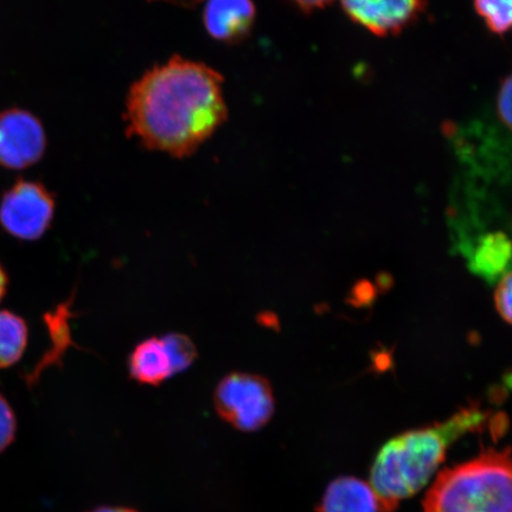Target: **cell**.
<instances>
[{
    "mask_svg": "<svg viewBox=\"0 0 512 512\" xmlns=\"http://www.w3.org/2000/svg\"><path fill=\"white\" fill-rule=\"evenodd\" d=\"M223 83L208 64L172 56L147 70L128 91V136L175 158L194 155L228 119Z\"/></svg>",
    "mask_w": 512,
    "mask_h": 512,
    "instance_id": "obj_1",
    "label": "cell"
},
{
    "mask_svg": "<svg viewBox=\"0 0 512 512\" xmlns=\"http://www.w3.org/2000/svg\"><path fill=\"white\" fill-rule=\"evenodd\" d=\"M489 427L495 435L507 430L502 413L492 415L479 405L459 409L450 419L407 431L390 439L371 467L370 485L382 512H394L403 499L412 497L430 482L444 463L448 448L464 435Z\"/></svg>",
    "mask_w": 512,
    "mask_h": 512,
    "instance_id": "obj_2",
    "label": "cell"
},
{
    "mask_svg": "<svg viewBox=\"0 0 512 512\" xmlns=\"http://www.w3.org/2000/svg\"><path fill=\"white\" fill-rule=\"evenodd\" d=\"M422 512H512L510 447L489 448L439 473Z\"/></svg>",
    "mask_w": 512,
    "mask_h": 512,
    "instance_id": "obj_3",
    "label": "cell"
},
{
    "mask_svg": "<svg viewBox=\"0 0 512 512\" xmlns=\"http://www.w3.org/2000/svg\"><path fill=\"white\" fill-rule=\"evenodd\" d=\"M214 406L220 418L235 430L256 432L273 418V388L265 377L235 371L217 383Z\"/></svg>",
    "mask_w": 512,
    "mask_h": 512,
    "instance_id": "obj_4",
    "label": "cell"
},
{
    "mask_svg": "<svg viewBox=\"0 0 512 512\" xmlns=\"http://www.w3.org/2000/svg\"><path fill=\"white\" fill-rule=\"evenodd\" d=\"M55 197L40 182L19 179L0 200V226L23 241H36L48 232L55 216Z\"/></svg>",
    "mask_w": 512,
    "mask_h": 512,
    "instance_id": "obj_5",
    "label": "cell"
},
{
    "mask_svg": "<svg viewBox=\"0 0 512 512\" xmlns=\"http://www.w3.org/2000/svg\"><path fill=\"white\" fill-rule=\"evenodd\" d=\"M42 121L23 108L0 112V166L24 170L37 164L47 150Z\"/></svg>",
    "mask_w": 512,
    "mask_h": 512,
    "instance_id": "obj_6",
    "label": "cell"
},
{
    "mask_svg": "<svg viewBox=\"0 0 512 512\" xmlns=\"http://www.w3.org/2000/svg\"><path fill=\"white\" fill-rule=\"evenodd\" d=\"M352 22L380 37L399 35L425 11L427 0H341Z\"/></svg>",
    "mask_w": 512,
    "mask_h": 512,
    "instance_id": "obj_7",
    "label": "cell"
},
{
    "mask_svg": "<svg viewBox=\"0 0 512 512\" xmlns=\"http://www.w3.org/2000/svg\"><path fill=\"white\" fill-rule=\"evenodd\" d=\"M203 25L223 43H238L252 31L256 19L253 0H204Z\"/></svg>",
    "mask_w": 512,
    "mask_h": 512,
    "instance_id": "obj_8",
    "label": "cell"
},
{
    "mask_svg": "<svg viewBox=\"0 0 512 512\" xmlns=\"http://www.w3.org/2000/svg\"><path fill=\"white\" fill-rule=\"evenodd\" d=\"M318 512H382L371 485L355 477H339L326 489Z\"/></svg>",
    "mask_w": 512,
    "mask_h": 512,
    "instance_id": "obj_9",
    "label": "cell"
},
{
    "mask_svg": "<svg viewBox=\"0 0 512 512\" xmlns=\"http://www.w3.org/2000/svg\"><path fill=\"white\" fill-rule=\"evenodd\" d=\"M131 379L144 386L158 387L174 377L163 339L150 337L136 345L128 357Z\"/></svg>",
    "mask_w": 512,
    "mask_h": 512,
    "instance_id": "obj_10",
    "label": "cell"
},
{
    "mask_svg": "<svg viewBox=\"0 0 512 512\" xmlns=\"http://www.w3.org/2000/svg\"><path fill=\"white\" fill-rule=\"evenodd\" d=\"M29 329L22 317L11 311H0V369L14 366L24 355Z\"/></svg>",
    "mask_w": 512,
    "mask_h": 512,
    "instance_id": "obj_11",
    "label": "cell"
},
{
    "mask_svg": "<svg viewBox=\"0 0 512 512\" xmlns=\"http://www.w3.org/2000/svg\"><path fill=\"white\" fill-rule=\"evenodd\" d=\"M510 259V242L503 234L486 236L473 259L478 273L497 275L502 273Z\"/></svg>",
    "mask_w": 512,
    "mask_h": 512,
    "instance_id": "obj_12",
    "label": "cell"
},
{
    "mask_svg": "<svg viewBox=\"0 0 512 512\" xmlns=\"http://www.w3.org/2000/svg\"><path fill=\"white\" fill-rule=\"evenodd\" d=\"M477 14L492 34L503 36L511 28L512 0H473Z\"/></svg>",
    "mask_w": 512,
    "mask_h": 512,
    "instance_id": "obj_13",
    "label": "cell"
},
{
    "mask_svg": "<svg viewBox=\"0 0 512 512\" xmlns=\"http://www.w3.org/2000/svg\"><path fill=\"white\" fill-rule=\"evenodd\" d=\"M162 339L170 357L172 375L182 374L191 368L198 356L194 342L188 336L177 332H171Z\"/></svg>",
    "mask_w": 512,
    "mask_h": 512,
    "instance_id": "obj_14",
    "label": "cell"
},
{
    "mask_svg": "<svg viewBox=\"0 0 512 512\" xmlns=\"http://www.w3.org/2000/svg\"><path fill=\"white\" fill-rule=\"evenodd\" d=\"M17 420L14 409L0 394V453L6 450L16 438Z\"/></svg>",
    "mask_w": 512,
    "mask_h": 512,
    "instance_id": "obj_15",
    "label": "cell"
},
{
    "mask_svg": "<svg viewBox=\"0 0 512 512\" xmlns=\"http://www.w3.org/2000/svg\"><path fill=\"white\" fill-rule=\"evenodd\" d=\"M511 296H512V277L511 273L504 274V277L499 283L495 293L496 309L505 323L511 324L512 309H511Z\"/></svg>",
    "mask_w": 512,
    "mask_h": 512,
    "instance_id": "obj_16",
    "label": "cell"
},
{
    "mask_svg": "<svg viewBox=\"0 0 512 512\" xmlns=\"http://www.w3.org/2000/svg\"><path fill=\"white\" fill-rule=\"evenodd\" d=\"M511 89V76H508V78L503 80L501 87H499L496 99L497 117L508 130H510L512 123Z\"/></svg>",
    "mask_w": 512,
    "mask_h": 512,
    "instance_id": "obj_17",
    "label": "cell"
},
{
    "mask_svg": "<svg viewBox=\"0 0 512 512\" xmlns=\"http://www.w3.org/2000/svg\"><path fill=\"white\" fill-rule=\"evenodd\" d=\"M292 2L296 4L298 8L310 12L323 9L331 2H334V0H292Z\"/></svg>",
    "mask_w": 512,
    "mask_h": 512,
    "instance_id": "obj_18",
    "label": "cell"
},
{
    "mask_svg": "<svg viewBox=\"0 0 512 512\" xmlns=\"http://www.w3.org/2000/svg\"><path fill=\"white\" fill-rule=\"evenodd\" d=\"M373 296V287L369 284H361V286L356 287L355 297L358 303L369 302Z\"/></svg>",
    "mask_w": 512,
    "mask_h": 512,
    "instance_id": "obj_19",
    "label": "cell"
},
{
    "mask_svg": "<svg viewBox=\"0 0 512 512\" xmlns=\"http://www.w3.org/2000/svg\"><path fill=\"white\" fill-rule=\"evenodd\" d=\"M151 2L168 3L170 5L182 6V8H194L204 0H151Z\"/></svg>",
    "mask_w": 512,
    "mask_h": 512,
    "instance_id": "obj_20",
    "label": "cell"
},
{
    "mask_svg": "<svg viewBox=\"0 0 512 512\" xmlns=\"http://www.w3.org/2000/svg\"><path fill=\"white\" fill-rule=\"evenodd\" d=\"M88 512H139L136 509L128 507H120V505H101Z\"/></svg>",
    "mask_w": 512,
    "mask_h": 512,
    "instance_id": "obj_21",
    "label": "cell"
},
{
    "mask_svg": "<svg viewBox=\"0 0 512 512\" xmlns=\"http://www.w3.org/2000/svg\"><path fill=\"white\" fill-rule=\"evenodd\" d=\"M9 279L2 265H0V302L8 291Z\"/></svg>",
    "mask_w": 512,
    "mask_h": 512,
    "instance_id": "obj_22",
    "label": "cell"
}]
</instances>
